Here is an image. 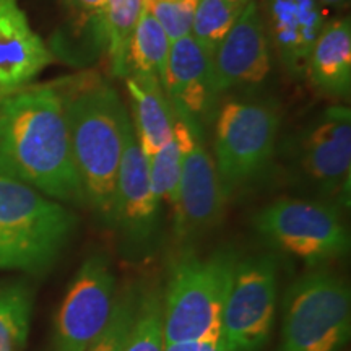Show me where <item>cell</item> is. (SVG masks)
I'll use <instances>...</instances> for the list:
<instances>
[{
  "instance_id": "6da1fadb",
  "label": "cell",
  "mask_w": 351,
  "mask_h": 351,
  "mask_svg": "<svg viewBox=\"0 0 351 351\" xmlns=\"http://www.w3.org/2000/svg\"><path fill=\"white\" fill-rule=\"evenodd\" d=\"M0 176L65 205H85L59 83L0 98Z\"/></svg>"
},
{
  "instance_id": "7a4b0ae2",
  "label": "cell",
  "mask_w": 351,
  "mask_h": 351,
  "mask_svg": "<svg viewBox=\"0 0 351 351\" xmlns=\"http://www.w3.org/2000/svg\"><path fill=\"white\" fill-rule=\"evenodd\" d=\"M59 85L85 207L109 228L132 119L111 83L93 72Z\"/></svg>"
},
{
  "instance_id": "3957f363",
  "label": "cell",
  "mask_w": 351,
  "mask_h": 351,
  "mask_svg": "<svg viewBox=\"0 0 351 351\" xmlns=\"http://www.w3.org/2000/svg\"><path fill=\"white\" fill-rule=\"evenodd\" d=\"M77 226V213L62 202L0 176V270H47Z\"/></svg>"
},
{
  "instance_id": "277c9868",
  "label": "cell",
  "mask_w": 351,
  "mask_h": 351,
  "mask_svg": "<svg viewBox=\"0 0 351 351\" xmlns=\"http://www.w3.org/2000/svg\"><path fill=\"white\" fill-rule=\"evenodd\" d=\"M278 108L258 98L219 103L213 119V161L225 199L254 186L274 163L280 134Z\"/></svg>"
},
{
  "instance_id": "5b68a950",
  "label": "cell",
  "mask_w": 351,
  "mask_h": 351,
  "mask_svg": "<svg viewBox=\"0 0 351 351\" xmlns=\"http://www.w3.org/2000/svg\"><path fill=\"white\" fill-rule=\"evenodd\" d=\"M238 256L223 249L176 258L163 295L165 343L208 339L221 333V315Z\"/></svg>"
},
{
  "instance_id": "8992f818",
  "label": "cell",
  "mask_w": 351,
  "mask_h": 351,
  "mask_svg": "<svg viewBox=\"0 0 351 351\" xmlns=\"http://www.w3.org/2000/svg\"><path fill=\"white\" fill-rule=\"evenodd\" d=\"M351 333V289L340 275H302L283 300L278 351H345Z\"/></svg>"
},
{
  "instance_id": "52a82bcc",
  "label": "cell",
  "mask_w": 351,
  "mask_h": 351,
  "mask_svg": "<svg viewBox=\"0 0 351 351\" xmlns=\"http://www.w3.org/2000/svg\"><path fill=\"white\" fill-rule=\"evenodd\" d=\"M293 176L313 194L311 199L350 205L351 109L332 104L314 114L288 140Z\"/></svg>"
},
{
  "instance_id": "ba28073f",
  "label": "cell",
  "mask_w": 351,
  "mask_h": 351,
  "mask_svg": "<svg viewBox=\"0 0 351 351\" xmlns=\"http://www.w3.org/2000/svg\"><path fill=\"white\" fill-rule=\"evenodd\" d=\"M252 225L262 239L309 267H320L350 252L351 238L341 210L326 200H274L254 215Z\"/></svg>"
},
{
  "instance_id": "9c48e42d",
  "label": "cell",
  "mask_w": 351,
  "mask_h": 351,
  "mask_svg": "<svg viewBox=\"0 0 351 351\" xmlns=\"http://www.w3.org/2000/svg\"><path fill=\"white\" fill-rule=\"evenodd\" d=\"M278 309V262L271 254L238 261L221 315L228 351H261Z\"/></svg>"
},
{
  "instance_id": "30bf717a",
  "label": "cell",
  "mask_w": 351,
  "mask_h": 351,
  "mask_svg": "<svg viewBox=\"0 0 351 351\" xmlns=\"http://www.w3.org/2000/svg\"><path fill=\"white\" fill-rule=\"evenodd\" d=\"M174 135L182 147L181 182L173 212L174 236L181 243H191L221 221L226 199L204 129L174 114Z\"/></svg>"
},
{
  "instance_id": "8fae6325",
  "label": "cell",
  "mask_w": 351,
  "mask_h": 351,
  "mask_svg": "<svg viewBox=\"0 0 351 351\" xmlns=\"http://www.w3.org/2000/svg\"><path fill=\"white\" fill-rule=\"evenodd\" d=\"M161 212L163 207L152 189L148 158L130 124L109 226L117 234L122 254L130 261L140 262L155 251L161 228Z\"/></svg>"
},
{
  "instance_id": "7c38bea8",
  "label": "cell",
  "mask_w": 351,
  "mask_h": 351,
  "mask_svg": "<svg viewBox=\"0 0 351 351\" xmlns=\"http://www.w3.org/2000/svg\"><path fill=\"white\" fill-rule=\"evenodd\" d=\"M117 280L104 254L82 263L54 320L52 351H88L104 332L117 300Z\"/></svg>"
},
{
  "instance_id": "4fadbf2b",
  "label": "cell",
  "mask_w": 351,
  "mask_h": 351,
  "mask_svg": "<svg viewBox=\"0 0 351 351\" xmlns=\"http://www.w3.org/2000/svg\"><path fill=\"white\" fill-rule=\"evenodd\" d=\"M161 86L176 116L202 129L212 124L223 98L215 82L212 51L192 34L171 43Z\"/></svg>"
},
{
  "instance_id": "5bb4252c",
  "label": "cell",
  "mask_w": 351,
  "mask_h": 351,
  "mask_svg": "<svg viewBox=\"0 0 351 351\" xmlns=\"http://www.w3.org/2000/svg\"><path fill=\"white\" fill-rule=\"evenodd\" d=\"M271 47L257 0H249L244 12L212 51L218 93L262 85L271 72Z\"/></svg>"
},
{
  "instance_id": "9a60e30c",
  "label": "cell",
  "mask_w": 351,
  "mask_h": 351,
  "mask_svg": "<svg viewBox=\"0 0 351 351\" xmlns=\"http://www.w3.org/2000/svg\"><path fill=\"white\" fill-rule=\"evenodd\" d=\"M271 54L293 80L306 78L314 43L327 23L320 0H257Z\"/></svg>"
},
{
  "instance_id": "2e32d148",
  "label": "cell",
  "mask_w": 351,
  "mask_h": 351,
  "mask_svg": "<svg viewBox=\"0 0 351 351\" xmlns=\"http://www.w3.org/2000/svg\"><path fill=\"white\" fill-rule=\"evenodd\" d=\"M52 60L19 0H0V98L32 85Z\"/></svg>"
},
{
  "instance_id": "e0dca14e",
  "label": "cell",
  "mask_w": 351,
  "mask_h": 351,
  "mask_svg": "<svg viewBox=\"0 0 351 351\" xmlns=\"http://www.w3.org/2000/svg\"><path fill=\"white\" fill-rule=\"evenodd\" d=\"M306 78L330 99H348L351 93V20H327L307 60Z\"/></svg>"
},
{
  "instance_id": "ac0fdd59",
  "label": "cell",
  "mask_w": 351,
  "mask_h": 351,
  "mask_svg": "<svg viewBox=\"0 0 351 351\" xmlns=\"http://www.w3.org/2000/svg\"><path fill=\"white\" fill-rule=\"evenodd\" d=\"M132 101L135 135L147 156H152L174 135V111L158 78L130 75L125 78Z\"/></svg>"
},
{
  "instance_id": "d6986e66",
  "label": "cell",
  "mask_w": 351,
  "mask_h": 351,
  "mask_svg": "<svg viewBox=\"0 0 351 351\" xmlns=\"http://www.w3.org/2000/svg\"><path fill=\"white\" fill-rule=\"evenodd\" d=\"M171 39L143 7L127 52V77H152L161 82L168 62Z\"/></svg>"
},
{
  "instance_id": "ffe728a7",
  "label": "cell",
  "mask_w": 351,
  "mask_h": 351,
  "mask_svg": "<svg viewBox=\"0 0 351 351\" xmlns=\"http://www.w3.org/2000/svg\"><path fill=\"white\" fill-rule=\"evenodd\" d=\"M33 304V291L26 283L0 285V351H25Z\"/></svg>"
},
{
  "instance_id": "44dd1931",
  "label": "cell",
  "mask_w": 351,
  "mask_h": 351,
  "mask_svg": "<svg viewBox=\"0 0 351 351\" xmlns=\"http://www.w3.org/2000/svg\"><path fill=\"white\" fill-rule=\"evenodd\" d=\"M142 10L143 0H108L106 2V56L116 77L125 78L127 75V52Z\"/></svg>"
},
{
  "instance_id": "7402d4cb",
  "label": "cell",
  "mask_w": 351,
  "mask_h": 351,
  "mask_svg": "<svg viewBox=\"0 0 351 351\" xmlns=\"http://www.w3.org/2000/svg\"><path fill=\"white\" fill-rule=\"evenodd\" d=\"M124 351H165L163 295L158 289H140Z\"/></svg>"
},
{
  "instance_id": "603a6c76",
  "label": "cell",
  "mask_w": 351,
  "mask_h": 351,
  "mask_svg": "<svg viewBox=\"0 0 351 351\" xmlns=\"http://www.w3.org/2000/svg\"><path fill=\"white\" fill-rule=\"evenodd\" d=\"M249 0H197L192 36L210 51L218 46Z\"/></svg>"
},
{
  "instance_id": "cb8c5ba5",
  "label": "cell",
  "mask_w": 351,
  "mask_h": 351,
  "mask_svg": "<svg viewBox=\"0 0 351 351\" xmlns=\"http://www.w3.org/2000/svg\"><path fill=\"white\" fill-rule=\"evenodd\" d=\"M147 158L153 194L161 204V207H168L171 212H174L179 195V182H181V142L173 135L169 143H166L163 148Z\"/></svg>"
},
{
  "instance_id": "d4e9b609",
  "label": "cell",
  "mask_w": 351,
  "mask_h": 351,
  "mask_svg": "<svg viewBox=\"0 0 351 351\" xmlns=\"http://www.w3.org/2000/svg\"><path fill=\"white\" fill-rule=\"evenodd\" d=\"M138 288H127L117 293L116 306L106 328L88 351H124L138 302Z\"/></svg>"
},
{
  "instance_id": "484cf974",
  "label": "cell",
  "mask_w": 351,
  "mask_h": 351,
  "mask_svg": "<svg viewBox=\"0 0 351 351\" xmlns=\"http://www.w3.org/2000/svg\"><path fill=\"white\" fill-rule=\"evenodd\" d=\"M143 7L161 25L171 43L192 33L197 0H143Z\"/></svg>"
},
{
  "instance_id": "4316f807",
  "label": "cell",
  "mask_w": 351,
  "mask_h": 351,
  "mask_svg": "<svg viewBox=\"0 0 351 351\" xmlns=\"http://www.w3.org/2000/svg\"><path fill=\"white\" fill-rule=\"evenodd\" d=\"M165 351H228L221 333L208 339L199 340H184L174 343H165Z\"/></svg>"
},
{
  "instance_id": "83f0119b",
  "label": "cell",
  "mask_w": 351,
  "mask_h": 351,
  "mask_svg": "<svg viewBox=\"0 0 351 351\" xmlns=\"http://www.w3.org/2000/svg\"><path fill=\"white\" fill-rule=\"evenodd\" d=\"M326 8H345L348 7L350 0H320Z\"/></svg>"
},
{
  "instance_id": "f1b7e54d",
  "label": "cell",
  "mask_w": 351,
  "mask_h": 351,
  "mask_svg": "<svg viewBox=\"0 0 351 351\" xmlns=\"http://www.w3.org/2000/svg\"><path fill=\"white\" fill-rule=\"evenodd\" d=\"M168 2H169V0H168Z\"/></svg>"
}]
</instances>
